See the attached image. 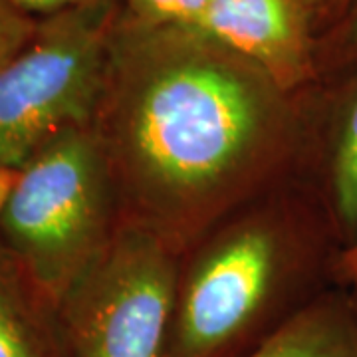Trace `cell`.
Segmentation results:
<instances>
[{"instance_id":"cell-1","label":"cell","mask_w":357,"mask_h":357,"mask_svg":"<svg viewBox=\"0 0 357 357\" xmlns=\"http://www.w3.org/2000/svg\"><path fill=\"white\" fill-rule=\"evenodd\" d=\"M307 93L201 30L119 10L93 128L121 225L183 252L241 204L302 171Z\"/></svg>"},{"instance_id":"cell-2","label":"cell","mask_w":357,"mask_h":357,"mask_svg":"<svg viewBox=\"0 0 357 357\" xmlns=\"http://www.w3.org/2000/svg\"><path fill=\"white\" fill-rule=\"evenodd\" d=\"M300 171L241 204L187 246L165 357H244L304 307L340 252Z\"/></svg>"},{"instance_id":"cell-3","label":"cell","mask_w":357,"mask_h":357,"mask_svg":"<svg viewBox=\"0 0 357 357\" xmlns=\"http://www.w3.org/2000/svg\"><path fill=\"white\" fill-rule=\"evenodd\" d=\"M121 229L114 175L93 126L64 131L18 171L0 211V248L50 304Z\"/></svg>"},{"instance_id":"cell-4","label":"cell","mask_w":357,"mask_h":357,"mask_svg":"<svg viewBox=\"0 0 357 357\" xmlns=\"http://www.w3.org/2000/svg\"><path fill=\"white\" fill-rule=\"evenodd\" d=\"M121 0L40 18L36 32L0 68V169H20L52 139L93 126Z\"/></svg>"},{"instance_id":"cell-5","label":"cell","mask_w":357,"mask_h":357,"mask_svg":"<svg viewBox=\"0 0 357 357\" xmlns=\"http://www.w3.org/2000/svg\"><path fill=\"white\" fill-rule=\"evenodd\" d=\"M178 258L161 238L121 225L58 306L64 357H165Z\"/></svg>"},{"instance_id":"cell-6","label":"cell","mask_w":357,"mask_h":357,"mask_svg":"<svg viewBox=\"0 0 357 357\" xmlns=\"http://www.w3.org/2000/svg\"><path fill=\"white\" fill-rule=\"evenodd\" d=\"M199 30L294 96L319 84L316 32L300 0H211Z\"/></svg>"},{"instance_id":"cell-7","label":"cell","mask_w":357,"mask_h":357,"mask_svg":"<svg viewBox=\"0 0 357 357\" xmlns=\"http://www.w3.org/2000/svg\"><path fill=\"white\" fill-rule=\"evenodd\" d=\"M307 137L302 173L330 218L340 248L357 243V68L340 84L306 98Z\"/></svg>"},{"instance_id":"cell-8","label":"cell","mask_w":357,"mask_h":357,"mask_svg":"<svg viewBox=\"0 0 357 357\" xmlns=\"http://www.w3.org/2000/svg\"><path fill=\"white\" fill-rule=\"evenodd\" d=\"M244 357H357V298L321 290Z\"/></svg>"},{"instance_id":"cell-9","label":"cell","mask_w":357,"mask_h":357,"mask_svg":"<svg viewBox=\"0 0 357 357\" xmlns=\"http://www.w3.org/2000/svg\"><path fill=\"white\" fill-rule=\"evenodd\" d=\"M0 357H64L58 310L0 248Z\"/></svg>"},{"instance_id":"cell-10","label":"cell","mask_w":357,"mask_h":357,"mask_svg":"<svg viewBox=\"0 0 357 357\" xmlns=\"http://www.w3.org/2000/svg\"><path fill=\"white\" fill-rule=\"evenodd\" d=\"M319 82L357 68V0H351L340 20L316 38Z\"/></svg>"},{"instance_id":"cell-11","label":"cell","mask_w":357,"mask_h":357,"mask_svg":"<svg viewBox=\"0 0 357 357\" xmlns=\"http://www.w3.org/2000/svg\"><path fill=\"white\" fill-rule=\"evenodd\" d=\"M208 2L211 0H121V13L139 24L199 30Z\"/></svg>"},{"instance_id":"cell-12","label":"cell","mask_w":357,"mask_h":357,"mask_svg":"<svg viewBox=\"0 0 357 357\" xmlns=\"http://www.w3.org/2000/svg\"><path fill=\"white\" fill-rule=\"evenodd\" d=\"M38 20L26 10L20 0H0V68L28 44L36 32Z\"/></svg>"},{"instance_id":"cell-13","label":"cell","mask_w":357,"mask_h":357,"mask_svg":"<svg viewBox=\"0 0 357 357\" xmlns=\"http://www.w3.org/2000/svg\"><path fill=\"white\" fill-rule=\"evenodd\" d=\"M300 2L318 38L321 32H326L330 26L340 20V16L345 13L351 0H300Z\"/></svg>"},{"instance_id":"cell-14","label":"cell","mask_w":357,"mask_h":357,"mask_svg":"<svg viewBox=\"0 0 357 357\" xmlns=\"http://www.w3.org/2000/svg\"><path fill=\"white\" fill-rule=\"evenodd\" d=\"M330 278L337 288H344L357 298V243L337 252Z\"/></svg>"},{"instance_id":"cell-15","label":"cell","mask_w":357,"mask_h":357,"mask_svg":"<svg viewBox=\"0 0 357 357\" xmlns=\"http://www.w3.org/2000/svg\"><path fill=\"white\" fill-rule=\"evenodd\" d=\"M20 2L32 16L44 18V16H50V14L77 8V6H86V4H93V2H102V0H20Z\"/></svg>"},{"instance_id":"cell-16","label":"cell","mask_w":357,"mask_h":357,"mask_svg":"<svg viewBox=\"0 0 357 357\" xmlns=\"http://www.w3.org/2000/svg\"><path fill=\"white\" fill-rule=\"evenodd\" d=\"M18 171L20 169H0V211L4 208V204L13 192L16 178H18Z\"/></svg>"}]
</instances>
